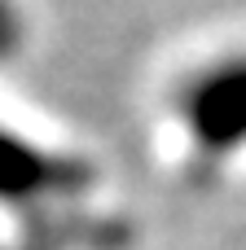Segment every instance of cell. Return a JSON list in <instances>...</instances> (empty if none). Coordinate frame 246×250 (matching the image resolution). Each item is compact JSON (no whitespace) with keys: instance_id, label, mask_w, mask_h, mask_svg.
<instances>
[{"instance_id":"6da1fadb","label":"cell","mask_w":246,"mask_h":250,"mask_svg":"<svg viewBox=\"0 0 246 250\" xmlns=\"http://www.w3.org/2000/svg\"><path fill=\"white\" fill-rule=\"evenodd\" d=\"M9 40H13V18H9V4L0 0V48H4Z\"/></svg>"}]
</instances>
